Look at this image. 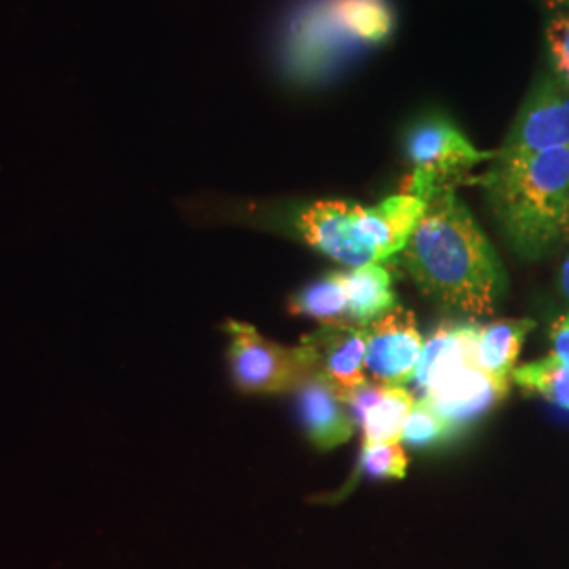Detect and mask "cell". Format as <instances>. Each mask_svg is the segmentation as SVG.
<instances>
[{
    "instance_id": "2e32d148",
    "label": "cell",
    "mask_w": 569,
    "mask_h": 569,
    "mask_svg": "<svg viewBox=\"0 0 569 569\" xmlns=\"http://www.w3.org/2000/svg\"><path fill=\"white\" fill-rule=\"evenodd\" d=\"M291 315H306L317 319L321 326L352 323L348 310V296L340 272H329L327 277L306 284L289 300Z\"/></svg>"
},
{
    "instance_id": "d4e9b609",
    "label": "cell",
    "mask_w": 569,
    "mask_h": 569,
    "mask_svg": "<svg viewBox=\"0 0 569 569\" xmlns=\"http://www.w3.org/2000/svg\"><path fill=\"white\" fill-rule=\"evenodd\" d=\"M566 319H568V321H569V312H568V315H566Z\"/></svg>"
},
{
    "instance_id": "3957f363",
    "label": "cell",
    "mask_w": 569,
    "mask_h": 569,
    "mask_svg": "<svg viewBox=\"0 0 569 569\" xmlns=\"http://www.w3.org/2000/svg\"><path fill=\"white\" fill-rule=\"evenodd\" d=\"M479 329L472 321L437 327L428 336L413 376L420 392L416 399H425L456 427L483 416L507 397V390L477 366Z\"/></svg>"
},
{
    "instance_id": "e0dca14e",
    "label": "cell",
    "mask_w": 569,
    "mask_h": 569,
    "mask_svg": "<svg viewBox=\"0 0 569 569\" xmlns=\"http://www.w3.org/2000/svg\"><path fill=\"white\" fill-rule=\"evenodd\" d=\"M352 32L369 49L380 47L392 37L397 16L390 0H338Z\"/></svg>"
},
{
    "instance_id": "484cf974",
    "label": "cell",
    "mask_w": 569,
    "mask_h": 569,
    "mask_svg": "<svg viewBox=\"0 0 569 569\" xmlns=\"http://www.w3.org/2000/svg\"><path fill=\"white\" fill-rule=\"evenodd\" d=\"M568 237H569V226H568Z\"/></svg>"
},
{
    "instance_id": "ac0fdd59",
    "label": "cell",
    "mask_w": 569,
    "mask_h": 569,
    "mask_svg": "<svg viewBox=\"0 0 569 569\" xmlns=\"http://www.w3.org/2000/svg\"><path fill=\"white\" fill-rule=\"evenodd\" d=\"M510 380L526 392L545 397L552 406L569 409V366L552 352L536 363L515 367Z\"/></svg>"
},
{
    "instance_id": "9c48e42d",
    "label": "cell",
    "mask_w": 569,
    "mask_h": 569,
    "mask_svg": "<svg viewBox=\"0 0 569 569\" xmlns=\"http://www.w3.org/2000/svg\"><path fill=\"white\" fill-rule=\"evenodd\" d=\"M422 348L425 340L413 315L397 305L367 326L366 373L378 385L406 387L416 376Z\"/></svg>"
},
{
    "instance_id": "277c9868",
    "label": "cell",
    "mask_w": 569,
    "mask_h": 569,
    "mask_svg": "<svg viewBox=\"0 0 569 569\" xmlns=\"http://www.w3.org/2000/svg\"><path fill=\"white\" fill-rule=\"evenodd\" d=\"M367 49L348 26L338 0H302L284 21L279 63L287 81L312 84L338 77Z\"/></svg>"
},
{
    "instance_id": "7c38bea8",
    "label": "cell",
    "mask_w": 569,
    "mask_h": 569,
    "mask_svg": "<svg viewBox=\"0 0 569 569\" xmlns=\"http://www.w3.org/2000/svg\"><path fill=\"white\" fill-rule=\"evenodd\" d=\"M425 211L427 199L409 192L388 197L373 207H363L359 228L366 243L376 251L380 262L406 249Z\"/></svg>"
},
{
    "instance_id": "cb8c5ba5",
    "label": "cell",
    "mask_w": 569,
    "mask_h": 569,
    "mask_svg": "<svg viewBox=\"0 0 569 569\" xmlns=\"http://www.w3.org/2000/svg\"><path fill=\"white\" fill-rule=\"evenodd\" d=\"M561 291H563V296L568 298L569 302V253L566 262L561 266Z\"/></svg>"
},
{
    "instance_id": "44dd1931",
    "label": "cell",
    "mask_w": 569,
    "mask_h": 569,
    "mask_svg": "<svg viewBox=\"0 0 569 569\" xmlns=\"http://www.w3.org/2000/svg\"><path fill=\"white\" fill-rule=\"evenodd\" d=\"M552 74L569 89V9L552 13L547 26Z\"/></svg>"
},
{
    "instance_id": "9a60e30c",
    "label": "cell",
    "mask_w": 569,
    "mask_h": 569,
    "mask_svg": "<svg viewBox=\"0 0 569 569\" xmlns=\"http://www.w3.org/2000/svg\"><path fill=\"white\" fill-rule=\"evenodd\" d=\"M416 406V395L406 387H382L376 403L363 418V448L399 443L403 439L407 418Z\"/></svg>"
},
{
    "instance_id": "4fadbf2b",
    "label": "cell",
    "mask_w": 569,
    "mask_h": 569,
    "mask_svg": "<svg viewBox=\"0 0 569 569\" xmlns=\"http://www.w3.org/2000/svg\"><path fill=\"white\" fill-rule=\"evenodd\" d=\"M529 319H502L479 329L475 359L489 378L509 392L510 376L519 357L521 345L533 329Z\"/></svg>"
},
{
    "instance_id": "8992f818",
    "label": "cell",
    "mask_w": 569,
    "mask_h": 569,
    "mask_svg": "<svg viewBox=\"0 0 569 569\" xmlns=\"http://www.w3.org/2000/svg\"><path fill=\"white\" fill-rule=\"evenodd\" d=\"M403 148L411 164L407 192L422 199L439 188L453 186L470 167L496 159V152L477 150L443 114H427L411 122Z\"/></svg>"
},
{
    "instance_id": "6da1fadb",
    "label": "cell",
    "mask_w": 569,
    "mask_h": 569,
    "mask_svg": "<svg viewBox=\"0 0 569 569\" xmlns=\"http://www.w3.org/2000/svg\"><path fill=\"white\" fill-rule=\"evenodd\" d=\"M401 256L411 279L437 302L472 317L493 312L502 268L453 186L427 197V211Z\"/></svg>"
},
{
    "instance_id": "ffe728a7",
    "label": "cell",
    "mask_w": 569,
    "mask_h": 569,
    "mask_svg": "<svg viewBox=\"0 0 569 569\" xmlns=\"http://www.w3.org/2000/svg\"><path fill=\"white\" fill-rule=\"evenodd\" d=\"M406 449L399 443L387 446H369L361 453V472L371 479H403L407 472Z\"/></svg>"
},
{
    "instance_id": "5b68a950",
    "label": "cell",
    "mask_w": 569,
    "mask_h": 569,
    "mask_svg": "<svg viewBox=\"0 0 569 569\" xmlns=\"http://www.w3.org/2000/svg\"><path fill=\"white\" fill-rule=\"evenodd\" d=\"M224 331L230 338V376L241 392L277 395L296 390L310 373L319 371L315 348L306 340L296 348H284L243 321H228Z\"/></svg>"
},
{
    "instance_id": "d6986e66",
    "label": "cell",
    "mask_w": 569,
    "mask_h": 569,
    "mask_svg": "<svg viewBox=\"0 0 569 569\" xmlns=\"http://www.w3.org/2000/svg\"><path fill=\"white\" fill-rule=\"evenodd\" d=\"M456 428L458 427L451 420H448L443 413H439L425 399H416V406L407 418L401 441H406L407 446H413V448H428L451 439Z\"/></svg>"
},
{
    "instance_id": "30bf717a",
    "label": "cell",
    "mask_w": 569,
    "mask_h": 569,
    "mask_svg": "<svg viewBox=\"0 0 569 569\" xmlns=\"http://www.w3.org/2000/svg\"><path fill=\"white\" fill-rule=\"evenodd\" d=\"M302 340L315 348L319 371L340 392L345 403L355 388L366 385L367 327L355 323L321 326L319 331Z\"/></svg>"
},
{
    "instance_id": "8fae6325",
    "label": "cell",
    "mask_w": 569,
    "mask_h": 569,
    "mask_svg": "<svg viewBox=\"0 0 569 569\" xmlns=\"http://www.w3.org/2000/svg\"><path fill=\"white\" fill-rule=\"evenodd\" d=\"M296 392L300 422L317 448H338L355 435L348 407L321 371L310 373Z\"/></svg>"
},
{
    "instance_id": "7a4b0ae2",
    "label": "cell",
    "mask_w": 569,
    "mask_h": 569,
    "mask_svg": "<svg viewBox=\"0 0 569 569\" xmlns=\"http://www.w3.org/2000/svg\"><path fill=\"white\" fill-rule=\"evenodd\" d=\"M477 182L486 188L496 220L521 256L533 260L568 237L569 148L528 159H493Z\"/></svg>"
},
{
    "instance_id": "5bb4252c",
    "label": "cell",
    "mask_w": 569,
    "mask_h": 569,
    "mask_svg": "<svg viewBox=\"0 0 569 569\" xmlns=\"http://www.w3.org/2000/svg\"><path fill=\"white\" fill-rule=\"evenodd\" d=\"M348 296V310L355 326H371L395 306L392 277L382 264H367L340 272Z\"/></svg>"
},
{
    "instance_id": "603a6c76",
    "label": "cell",
    "mask_w": 569,
    "mask_h": 569,
    "mask_svg": "<svg viewBox=\"0 0 569 569\" xmlns=\"http://www.w3.org/2000/svg\"><path fill=\"white\" fill-rule=\"evenodd\" d=\"M538 2L542 4V9H545L549 16L569 9V0H538Z\"/></svg>"
},
{
    "instance_id": "52a82bcc",
    "label": "cell",
    "mask_w": 569,
    "mask_h": 569,
    "mask_svg": "<svg viewBox=\"0 0 569 569\" xmlns=\"http://www.w3.org/2000/svg\"><path fill=\"white\" fill-rule=\"evenodd\" d=\"M557 148H569V89L547 74L531 87L496 159H528Z\"/></svg>"
},
{
    "instance_id": "ba28073f",
    "label": "cell",
    "mask_w": 569,
    "mask_h": 569,
    "mask_svg": "<svg viewBox=\"0 0 569 569\" xmlns=\"http://www.w3.org/2000/svg\"><path fill=\"white\" fill-rule=\"evenodd\" d=\"M363 207L348 201H317L296 218V228L306 243L326 253L331 260L361 268L380 264L376 251L361 234Z\"/></svg>"
},
{
    "instance_id": "7402d4cb",
    "label": "cell",
    "mask_w": 569,
    "mask_h": 569,
    "mask_svg": "<svg viewBox=\"0 0 569 569\" xmlns=\"http://www.w3.org/2000/svg\"><path fill=\"white\" fill-rule=\"evenodd\" d=\"M550 345L552 355L569 366V321L566 317L557 319L550 327Z\"/></svg>"
}]
</instances>
